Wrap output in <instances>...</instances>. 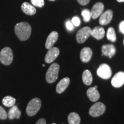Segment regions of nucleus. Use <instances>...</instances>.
I'll list each match as a JSON object with an SVG mask.
<instances>
[{"instance_id": "1", "label": "nucleus", "mask_w": 124, "mask_h": 124, "mask_svg": "<svg viewBox=\"0 0 124 124\" xmlns=\"http://www.w3.org/2000/svg\"><path fill=\"white\" fill-rule=\"evenodd\" d=\"M15 31L18 39L21 41H25L30 37L32 32V28L29 23L21 22L16 25Z\"/></svg>"}, {"instance_id": "2", "label": "nucleus", "mask_w": 124, "mask_h": 124, "mask_svg": "<svg viewBox=\"0 0 124 124\" xmlns=\"http://www.w3.org/2000/svg\"><path fill=\"white\" fill-rule=\"evenodd\" d=\"M60 66L58 63H52L49 66L46 73V82L49 83H52L57 80L58 78Z\"/></svg>"}, {"instance_id": "3", "label": "nucleus", "mask_w": 124, "mask_h": 124, "mask_svg": "<svg viewBox=\"0 0 124 124\" xmlns=\"http://www.w3.org/2000/svg\"><path fill=\"white\" fill-rule=\"evenodd\" d=\"M41 106V100L39 98H34L31 100L26 108V112L29 116H33L39 111Z\"/></svg>"}, {"instance_id": "4", "label": "nucleus", "mask_w": 124, "mask_h": 124, "mask_svg": "<svg viewBox=\"0 0 124 124\" xmlns=\"http://www.w3.org/2000/svg\"><path fill=\"white\" fill-rule=\"evenodd\" d=\"M13 60V54L12 49L7 46L2 49L0 52V61L5 66L10 65Z\"/></svg>"}, {"instance_id": "5", "label": "nucleus", "mask_w": 124, "mask_h": 124, "mask_svg": "<svg viewBox=\"0 0 124 124\" xmlns=\"http://www.w3.org/2000/svg\"><path fill=\"white\" fill-rule=\"evenodd\" d=\"M106 110V106L102 102H97L91 107L89 110V114L93 117H100Z\"/></svg>"}, {"instance_id": "6", "label": "nucleus", "mask_w": 124, "mask_h": 124, "mask_svg": "<svg viewBox=\"0 0 124 124\" xmlns=\"http://www.w3.org/2000/svg\"><path fill=\"white\" fill-rule=\"evenodd\" d=\"M91 29L89 27L82 28L77 32L76 39L78 43H83L86 41L87 39L91 36Z\"/></svg>"}, {"instance_id": "7", "label": "nucleus", "mask_w": 124, "mask_h": 124, "mask_svg": "<svg viewBox=\"0 0 124 124\" xmlns=\"http://www.w3.org/2000/svg\"><path fill=\"white\" fill-rule=\"evenodd\" d=\"M97 75L103 79H108L112 74L111 68L107 64H102L99 67L97 71Z\"/></svg>"}, {"instance_id": "8", "label": "nucleus", "mask_w": 124, "mask_h": 124, "mask_svg": "<svg viewBox=\"0 0 124 124\" xmlns=\"http://www.w3.org/2000/svg\"><path fill=\"white\" fill-rule=\"evenodd\" d=\"M60 51L58 48L52 47L49 49L45 56V62L46 63H52L59 55Z\"/></svg>"}, {"instance_id": "9", "label": "nucleus", "mask_w": 124, "mask_h": 124, "mask_svg": "<svg viewBox=\"0 0 124 124\" xmlns=\"http://www.w3.org/2000/svg\"><path fill=\"white\" fill-rule=\"evenodd\" d=\"M111 83L114 87L119 88L124 84V72L120 71L117 72L111 79Z\"/></svg>"}, {"instance_id": "10", "label": "nucleus", "mask_w": 124, "mask_h": 124, "mask_svg": "<svg viewBox=\"0 0 124 124\" xmlns=\"http://www.w3.org/2000/svg\"><path fill=\"white\" fill-rule=\"evenodd\" d=\"M103 9H104V5H103V3H96L94 5L90 11L91 17L93 19H96L103 13Z\"/></svg>"}, {"instance_id": "11", "label": "nucleus", "mask_w": 124, "mask_h": 124, "mask_svg": "<svg viewBox=\"0 0 124 124\" xmlns=\"http://www.w3.org/2000/svg\"><path fill=\"white\" fill-rule=\"evenodd\" d=\"M112 18L113 11L111 10H108L101 15L99 23L102 25H106L110 23Z\"/></svg>"}, {"instance_id": "12", "label": "nucleus", "mask_w": 124, "mask_h": 124, "mask_svg": "<svg viewBox=\"0 0 124 124\" xmlns=\"http://www.w3.org/2000/svg\"><path fill=\"white\" fill-rule=\"evenodd\" d=\"M92 55V49L89 47H85L80 51V58L82 62L87 63L90 60Z\"/></svg>"}, {"instance_id": "13", "label": "nucleus", "mask_w": 124, "mask_h": 124, "mask_svg": "<svg viewBox=\"0 0 124 124\" xmlns=\"http://www.w3.org/2000/svg\"><path fill=\"white\" fill-rule=\"evenodd\" d=\"M102 55L111 58L116 54V49L115 46L113 44L103 45L102 47Z\"/></svg>"}, {"instance_id": "14", "label": "nucleus", "mask_w": 124, "mask_h": 124, "mask_svg": "<svg viewBox=\"0 0 124 124\" xmlns=\"http://www.w3.org/2000/svg\"><path fill=\"white\" fill-rule=\"evenodd\" d=\"M70 83V79L68 77L63 78L60 80L56 87V91L58 94H61L66 90Z\"/></svg>"}, {"instance_id": "15", "label": "nucleus", "mask_w": 124, "mask_h": 124, "mask_svg": "<svg viewBox=\"0 0 124 124\" xmlns=\"http://www.w3.org/2000/svg\"><path fill=\"white\" fill-rule=\"evenodd\" d=\"M59 35L58 33L56 31H53L49 34L46 39V49H49L53 47L54 44L56 43L58 39Z\"/></svg>"}, {"instance_id": "16", "label": "nucleus", "mask_w": 124, "mask_h": 124, "mask_svg": "<svg viewBox=\"0 0 124 124\" xmlns=\"http://www.w3.org/2000/svg\"><path fill=\"white\" fill-rule=\"evenodd\" d=\"M21 10L25 14L27 15L32 16L36 13V9L33 5L29 4L28 2H24L21 5Z\"/></svg>"}, {"instance_id": "17", "label": "nucleus", "mask_w": 124, "mask_h": 124, "mask_svg": "<svg viewBox=\"0 0 124 124\" xmlns=\"http://www.w3.org/2000/svg\"><path fill=\"white\" fill-rule=\"evenodd\" d=\"M105 31L103 28L96 27L93 29H91V36L97 40H101L105 36Z\"/></svg>"}, {"instance_id": "18", "label": "nucleus", "mask_w": 124, "mask_h": 124, "mask_svg": "<svg viewBox=\"0 0 124 124\" xmlns=\"http://www.w3.org/2000/svg\"><path fill=\"white\" fill-rule=\"evenodd\" d=\"M87 95L92 102H97L100 98L98 91L95 87H90L87 91Z\"/></svg>"}, {"instance_id": "19", "label": "nucleus", "mask_w": 124, "mask_h": 124, "mask_svg": "<svg viewBox=\"0 0 124 124\" xmlns=\"http://www.w3.org/2000/svg\"><path fill=\"white\" fill-rule=\"evenodd\" d=\"M21 115V111L18 109V107L14 105L9 109L8 114V117L10 120H13L15 118L19 119Z\"/></svg>"}, {"instance_id": "20", "label": "nucleus", "mask_w": 124, "mask_h": 124, "mask_svg": "<svg viewBox=\"0 0 124 124\" xmlns=\"http://www.w3.org/2000/svg\"><path fill=\"white\" fill-rule=\"evenodd\" d=\"M82 80H83V83L87 86L91 85L93 82V76L90 71L88 70H86L83 72Z\"/></svg>"}, {"instance_id": "21", "label": "nucleus", "mask_w": 124, "mask_h": 124, "mask_svg": "<svg viewBox=\"0 0 124 124\" xmlns=\"http://www.w3.org/2000/svg\"><path fill=\"white\" fill-rule=\"evenodd\" d=\"M68 121L69 124H80V117L77 113H71L68 116Z\"/></svg>"}, {"instance_id": "22", "label": "nucleus", "mask_w": 124, "mask_h": 124, "mask_svg": "<svg viewBox=\"0 0 124 124\" xmlns=\"http://www.w3.org/2000/svg\"><path fill=\"white\" fill-rule=\"evenodd\" d=\"M2 103L5 106L8 107V108H9V107L11 108L15 105L16 99L11 96H6L3 98Z\"/></svg>"}, {"instance_id": "23", "label": "nucleus", "mask_w": 124, "mask_h": 124, "mask_svg": "<svg viewBox=\"0 0 124 124\" xmlns=\"http://www.w3.org/2000/svg\"><path fill=\"white\" fill-rule=\"evenodd\" d=\"M106 37L107 39L110 41H111V42H115L117 40V38H116V35L114 29L113 27H110L108 28L107 31V34H106Z\"/></svg>"}, {"instance_id": "24", "label": "nucleus", "mask_w": 124, "mask_h": 124, "mask_svg": "<svg viewBox=\"0 0 124 124\" xmlns=\"http://www.w3.org/2000/svg\"><path fill=\"white\" fill-rule=\"evenodd\" d=\"M82 16L83 18V20L85 22H89L90 20L91 14L90 11L87 9H85L84 10H82Z\"/></svg>"}, {"instance_id": "25", "label": "nucleus", "mask_w": 124, "mask_h": 124, "mask_svg": "<svg viewBox=\"0 0 124 124\" xmlns=\"http://www.w3.org/2000/svg\"><path fill=\"white\" fill-rule=\"evenodd\" d=\"M32 5L34 7L39 8H42L44 5V0H31Z\"/></svg>"}, {"instance_id": "26", "label": "nucleus", "mask_w": 124, "mask_h": 124, "mask_svg": "<svg viewBox=\"0 0 124 124\" xmlns=\"http://www.w3.org/2000/svg\"><path fill=\"white\" fill-rule=\"evenodd\" d=\"M8 117V114L5 108L0 106V119L1 120H6Z\"/></svg>"}, {"instance_id": "27", "label": "nucleus", "mask_w": 124, "mask_h": 124, "mask_svg": "<svg viewBox=\"0 0 124 124\" xmlns=\"http://www.w3.org/2000/svg\"><path fill=\"white\" fill-rule=\"evenodd\" d=\"M71 22L75 27H78L80 24V20L78 17L75 16L72 18V20H71Z\"/></svg>"}, {"instance_id": "28", "label": "nucleus", "mask_w": 124, "mask_h": 124, "mask_svg": "<svg viewBox=\"0 0 124 124\" xmlns=\"http://www.w3.org/2000/svg\"><path fill=\"white\" fill-rule=\"evenodd\" d=\"M66 28L67 29H68L69 31H72L74 29V25L72 24V22L69 20L67 21V22L66 23Z\"/></svg>"}, {"instance_id": "29", "label": "nucleus", "mask_w": 124, "mask_h": 124, "mask_svg": "<svg viewBox=\"0 0 124 124\" xmlns=\"http://www.w3.org/2000/svg\"><path fill=\"white\" fill-rule=\"evenodd\" d=\"M77 1L79 4L82 5H86L90 2V0H77Z\"/></svg>"}, {"instance_id": "30", "label": "nucleus", "mask_w": 124, "mask_h": 124, "mask_svg": "<svg viewBox=\"0 0 124 124\" xmlns=\"http://www.w3.org/2000/svg\"><path fill=\"white\" fill-rule=\"evenodd\" d=\"M119 28H120V31H121V32L124 34V21H122V22L120 23Z\"/></svg>"}, {"instance_id": "31", "label": "nucleus", "mask_w": 124, "mask_h": 124, "mask_svg": "<svg viewBox=\"0 0 124 124\" xmlns=\"http://www.w3.org/2000/svg\"><path fill=\"white\" fill-rule=\"evenodd\" d=\"M36 124H46V121L44 118H40L37 121Z\"/></svg>"}, {"instance_id": "32", "label": "nucleus", "mask_w": 124, "mask_h": 124, "mask_svg": "<svg viewBox=\"0 0 124 124\" xmlns=\"http://www.w3.org/2000/svg\"><path fill=\"white\" fill-rule=\"evenodd\" d=\"M118 2H124V0H117Z\"/></svg>"}, {"instance_id": "33", "label": "nucleus", "mask_w": 124, "mask_h": 124, "mask_svg": "<svg viewBox=\"0 0 124 124\" xmlns=\"http://www.w3.org/2000/svg\"><path fill=\"white\" fill-rule=\"evenodd\" d=\"M95 87V89H97V87H97V86H95V87Z\"/></svg>"}, {"instance_id": "34", "label": "nucleus", "mask_w": 124, "mask_h": 124, "mask_svg": "<svg viewBox=\"0 0 124 124\" xmlns=\"http://www.w3.org/2000/svg\"><path fill=\"white\" fill-rule=\"evenodd\" d=\"M49 1H55V0H49Z\"/></svg>"}, {"instance_id": "35", "label": "nucleus", "mask_w": 124, "mask_h": 124, "mask_svg": "<svg viewBox=\"0 0 124 124\" xmlns=\"http://www.w3.org/2000/svg\"><path fill=\"white\" fill-rule=\"evenodd\" d=\"M123 43H124V41H123Z\"/></svg>"}, {"instance_id": "36", "label": "nucleus", "mask_w": 124, "mask_h": 124, "mask_svg": "<svg viewBox=\"0 0 124 124\" xmlns=\"http://www.w3.org/2000/svg\"></svg>"}]
</instances>
